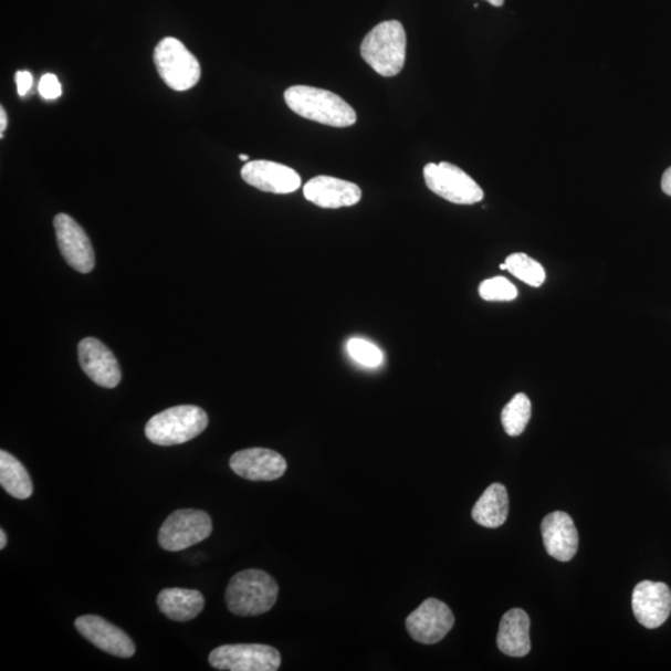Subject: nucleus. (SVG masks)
Returning <instances> with one entry per match:
<instances>
[{"mask_svg": "<svg viewBox=\"0 0 671 671\" xmlns=\"http://www.w3.org/2000/svg\"><path fill=\"white\" fill-rule=\"evenodd\" d=\"M284 96L287 106L296 115L312 122L339 128L353 126L357 122L355 109L328 90L297 85L287 88Z\"/></svg>", "mask_w": 671, "mask_h": 671, "instance_id": "nucleus-1", "label": "nucleus"}, {"mask_svg": "<svg viewBox=\"0 0 671 671\" xmlns=\"http://www.w3.org/2000/svg\"><path fill=\"white\" fill-rule=\"evenodd\" d=\"M276 580L260 569H245L235 575L227 588L226 602L239 617H255L272 609L277 600Z\"/></svg>", "mask_w": 671, "mask_h": 671, "instance_id": "nucleus-2", "label": "nucleus"}, {"mask_svg": "<svg viewBox=\"0 0 671 671\" xmlns=\"http://www.w3.org/2000/svg\"><path fill=\"white\" fill-rule=\"evenodd\" d=\"M407 35L402 24L388 20L375 27L360 45V55L377 74L392 77L406 63Z\"/></svg>", "mask_w": 671, "mask_h": 671, "instance_id": "nucleus-3", "label": "nucleus"}, {"mask_svg": "<svg viewBox=\"0 0 671 671\" xmlns=\"http://www.w3.org/2000/svg\"><path fill=\"white\" fill-rule=\"evenodd\" d=\"M208 426V416L196 406L168 408L148 420L145 428L149 442L161 447L185 444L202 434Z\"/></svg>", "mask_w": 671, "mask_h": 671, "instance_id": "nucleus-4", "label": "nucleus"}, {"mask_svg": "<svg viewBox=\"0 0 671 671\" xmlns=\"http://www.w3.org/2000/svg\"><path fill=\"white\" fill-rule=\"evenodd\" d=\"M154 60L159 76L176 92H186L199 82L197 57L176 38L161 40L155 49Z\"/></svg>", "mask_w": 671, "mask_h": 671, "instance_id": "nucleus-5", "label": "nucleus"}, {"mask_svg": "<svg viewBox=\"0 0 671 671\" xmlns=\"http://www.w3.org/2000/svg\"><path fill=\"white\" fill-rule=\"evenodd\" d=\"M423 174L427 187L450 203L472 206L482 202L484 198L482 187L452 164H428Z\"/></svg>", "mask_w": 671, "mask_h": 671, "instance_id": "nucleus-6", "label": "nucleus"}, {"mask_svg": "<svg viewBox=\"0 0 671 671\" xmlns=\"http://www.w3.org/2000/svg\"><path fill=\"white\" fill-rule=\"evenodd\" d=\"M212 518L205 511L195 509L177 510L165 521L158 534V543L166 551L186 549L212 535Z\"/></svg>", "mask_w": 671, "mask_h": 671, "instance_id": "nucleus-7", "label": "nucleus"}, {"mask_svg": "<svg viewBox=\"0 0 671 671\" xmlns=\"http://www.w3.org/2000/svg\"><path fill=\"white\" fill-rule=\"evenodd\" d=\"M209 664L218 670L276 671L282 665V656L265 644H228L210 653Z\"/></svg>", "mask_w": 671, "mask_h": 671, "instance_id": "nucleus-8", "label": "nucleus"}, {"mask_svg": "<svg viewBox=\"0 0 671 671\" xmlns=\"http://www.w3.org/2000/svg\"><path fill=\"white\" fill-rule=\"evenodd\" d=\"M455 617L442 600L428 598L406 620L410 637L422 644H437L452 630Z\"/></svg>", "mask_w": 671, "mask_h": 671, "instance_id": "nucleus-9", "label": "nucleus"}, {"mask_svg": "<svg viewBox=\"0 0 671 671\" xmlns=\"http://www.w3.org/2000/svg\"><path fill=\"white\" fill-rule=\"evenodd\" d=\"M60 252L66 263L78 273L88 274L95 266V253L92 242L72 217L57 214L54 219Z\"/></svg>", "mask_w": 671, "mask_h": 671, "instance_id": "nucleus-10", "label": "nucleus"}, {"mask_svg": "<svg viewBox=\"0 0 671 671\" xmlns=\"http://www.w3.org/2000/svg\"><path fill=\"white\" fill-rule=\"evenodd\" d=\"M230 468L240 478L252 482H273L286 473L287 463L274 450L250 448L240 450L230 458Z\"/></svg>", "mask_w": 671, "mask_h": 671, "instance_id": "nucleus-11", "label": "nucleus"}, {"mask_svg": "<svg viewBox=\"0 0 671 671\" xmlns=\"http://www.w3.org/2000/svg\"><path fill=\"white\" fill-rule=\"evenodd\" d=\"M633 614L648 629L662 627L671 614V590L663 583L643 580L633 590Z\"/></svg>", "mask_w": 671, "mask_h": 671, "instance_id": "nucleus-12", "label": "nucleus"}, {"mask_svg": "<svg viewBox=\"0 0 671 671\" xmlns=\"http://www.w3.org/2000/svg\"><path fill=\"white\" fill-rule=\"evenodd\" d=\"M80 366L94 382L104 388H115L122 382V369L115 355L102 340L87 337L78 344Z\"/></svg>", "mask_w": 671, "mask_h": 671, "instance_id": "nucleus-13", "label": "nucleus"}, {"mask_svg": "<svg viewBox=\"0 0 671 671\" xmlns=\"http://www.w3.org/2000/svg\"><path fill=\"white\" fill-rule=\"evenodd\" d=\"M77 632L105 653L132 658L136 653L133 639L124 630L98 616H82L75 620Z\"/></svg>", "mask_w": 671, "mask_h": 671, "instance_id": "nucleus-14", "label": "nucleus"}, {"mask_svg": "<svg viewBox=\"0 0 671 671\" xmlns=\"http://www.w3.org/2000/svg\"><path fill=\"white\" fill-rule=\"evenodd\" d=\"M242 177L248 185L268 193L289 195L302 187V177L296 170L276 162H248L242 169Z\"/></svg>", "mask_w": 671, "mask_h": 671, "instance_id": "nucleus-15", "label": "nucleus"}, {"mask_svg": "<svg viewBox=\"0 0 671 671\" xmlns=\"http://www.w3.org/2000/svg\"><path fill=\"white\" fill-rule=\"evenodd\" d=\"M304 196L319 208L338 209L357 205L363 198V190L344 179L318 176L305 185Z\"/></svg>", "mask_w": 671, "mask_h": 671, "instance_id": "nucleus-16", "label": "nucleus"}, {"mask_svg": "<svg viewBox=\"0 0 671 671\" xmlns=\"http://www.w3.org/2000/svg\"><path fill=\"white\" fill-rule=\"evenodd\" d=\"M547 554L560 563L573 559L578 549V533L573 517L564 511L548 514L541 524Z\"/></svg>", "mask_w": 671, "mask_h": 671, "instance_id": "nucleus-17", "label": "nucleus"}, {"mask_svg": "<svg viewBox=\"0 0 671 671\" xmlns=\"http://www.w3.org/2000/svg\"><path fill=\"white\" fill-rule=\"evenodd\" d=\"M497 647L509 657L523 658L530 653V618L524 609L514 608L502 618Z\"/></svg>", "mask_w": 671, "mask_h": 671, "instance_id": "nucleus-18", "label": "nucleus"}, {"mask_svg": "<svg viewBox=\"0 0 671 671\" xmlns=\"http://www.w3.org/2000/svg\"><path fill=\"white\" fill-rule=\"evenodd\" d=\"M205 604L203 595L196 589L166 588L157 598L159 610L176 622L195 619L202 612Z\"/></svg>", "mask_w": 671, "mask_h": 671, "instance_id": "nucleus-19", "label": "nucleus"}, {"mask_svg": "<svg viewBox=\"0 0 671 671\" xmlns=\"http://www.w3.org/2000/svg\"><path fill=\"white\" fill-rule=\"evenodd\" d=\"M509 515V495L504 485H490L473 507L472 516L476 524L487 528H497L506 523Z\"/></svg>", "mask_w": 671, "mask_h": 671, "instance_id": "nucleus-20", "label": "nucleus"}, {"mask_svg": "<svg viewBox=\"0 0 671 671\" xmlns=\"http://www.w3.org/2000/svg\"><path fill=\"white\" fill-rule=\"evenodd\" d=\"M0 485L9 495L25 500L33 495V482L19 460L2 450L0 452Z\"/></svg>", "mask_w": 671, "mask_h": 671, "instance_id": "nucleus-21", "label": "nucleus"}, {"mask_svg": "<svg viewBox=\"0 0 671 671\" xmlns=\"http://www.w3.org/2000/svg\"><path fill=\"white\" fill-rule=\"evenodd\" d=\"M531 418V402L526 395L517 394L504 407L502 423L510 437H518L524 433Z\"/></svg>", "mask_w": 671, "mask_h": 671, "instance_id": "nucleus-22", "label": "nucleus"}, {"mask_svg": "<svg viewBox=\"0 0 671 671\" xmlns=\"http://www.w3.org/2000/svg\"><path fill=\"white\" fill-rule=\"evenodd\" d=\"M506 270L510 274L530 286L539 287L545 283L546 272L543 265L524 253H515L507 256Z\"/></svg>", "mask_w": 671, "mask_h": 671, "instance_id": "nucleus-23", "label": "nucleus"}, {"mask_svg": "<svg viewBox=\"0 0 671 671\" xmlns=\"http://www.w3.org/2000/svg\"><path fill=\"white\" fill-rule=\"evenodd\" d=\"M479 295L485 302H513L517 297V289L506 277L495 276L480 284Z\"/></svg>", "mask_w": 671, "mask_h": 671, "instance_id": "nucleus-24", "label": "nucleus"}, {"mask_svg": "<svg viewBox=\"0 0 671 671\" xmlns=\"http://www.w3.org/2000/svg\"><path fill=\"white\" fill-rule=\"evenodd\" d=\"M347 353L357 364L366 367H378L384 364V354L376 345L364 338H350Z\"/></svg>", "mask_w": 671, "mask_h": 671, "instance_id": "nucleus-25", "label": "nucleus"}, {"mask_svg": "<svg viewBox=\"0 0 671 671\" xmlns=\"http://www.w3.org/2000/svg\"><path fill=\"white\" fill-rule=\"evenodd\" d=\"M39 93L46 99H55L62 96L63 88L54 74H45L39 84Z\"/></svg>", "mask_w": 671, "mask_h": 671, "instance_id": "nucleus-26", "label": "nucleus"}, {"mask_svg": "<svg viewBox=\"0 0 671 671\" xmlns=\"http://www.w3.org/2000/svg\"><path fill=\"white\" fill-rule=\"evenodd\" d=\"M15 82L18 86V94L25 96L29 90L33 86V76L28 72H18L15 75Z\"/></svg>", "mask_w": 671, "mask_h": 671, "instance_id": "nucleus-27", "label": "nucleus"}, {"mask_svg": "<svg viewBox=\"0 0 671 671\" xmlns=\"http://www.w3.org/2000/svg\"><path fill=\"white\" fill-rule=\"evenodd\" d=\"M663 192L671 197V167L668 168L662 178Z\"/></svg>", "mask_w": 671, "mask_h": 671, "instance_id": "nucleus-28", "label": "nucleus"}, {"mask_svg": "<svg viewBox=\"0 0 671 671\" xmlns=\"http://www.w3.org/2000/svg\"><path fill=\"white\" fill-rule=\"evenodd\" d=\"M7 114L4 112V108H0V137H3V134L6 132L7 128Z\"/></svg>", "mask_w": 671, "mask_h": 671, "instance_id": "nucleus-29", "label": "nucleus"}, {"mask_svg": "<svg viewBox=\"0 0 671 671\" xmlns=\"http://www.w3.org/2000/svg\"><path fill=\"white\" fill-rule=\"evenodd\" d=\"M7 534L4 530H0V549H4L7 546Z\"/></svg>", "mask_w": 671, "mask_h": 671, "instance_id": "nucleus-30", "label": "nucleus"}, {"mask_svg": "<svg viewBox=\"0 0 671 671\" xmlns=\"http://www.w3.org/2000/svg\"><path fill=\"white\" fill-rule=\"evenodd\" d=\"M486 2L494 7H503L505 0H486Z\"/></svg>", "mask_w": 671, "mask_h": 671, "instance_id": "nucleus-31", "label": "nucleus"}, {"mask_svg": "<svg viewBox=\"0 0 671 671\" xmlns=\"http://www.w3.org/2000/svg\"><path fill=\"white\" fill-rule=\"evenodd\" d=\"M239 159H242V161H249V157L247 155H240Z\"/></svg>", "mask_w": 671, "mask_h": 671, "instance_id": "nucleus-32", "label": "nucleus"}]
</instances>
